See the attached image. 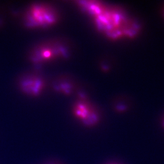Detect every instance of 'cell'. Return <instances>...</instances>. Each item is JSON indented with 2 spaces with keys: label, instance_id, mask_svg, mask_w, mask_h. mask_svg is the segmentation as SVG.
I'll return each mask as SVG.
<instances>
[{
  "label": "cell",
  "instance_id": "obj_1",
  "mask_svg": "<svg viewBox=\"0 0 164 164\" xmlns=\"http://www.w3.org/2000/svg\"><path fill=\"white\" fill-rule=\"evenodd\" d=\"M85 8L95 17L99 28L110 37H134L140 31L139 24L127 19L119 10L92 2L87 4Z\"/></svg>",
  "mask_w": 164,
  "mask_h": 164
},
{
  "label": "cell",
  "instance_id": "obj_2",
  "mask_svg": "<svg viewBox=\"0 0 164 164\" xmlns=\"http://www.w3.org/2000/svg\"><path fill=\"white\" fill-rule=\"evenodd\" d=\"M72 112L73 117L86 127L95 126L101 120L99 110L84 98L80 99L73 104Z\"/></svg>",
  "mask_w": 164,
  "mask_h": 164
},
{
  "label": "cell",
  "instance_id": "obj_3",
  "mask_svg": "<svg viewBox=\"0 0 164 164\" xmlns=\"http://www.w3.org/2000/svg\"><path fill=\"white\" fill-rule=\"evenodd\" d=\"M57 14L50 7L44 5H33L27 13L26 22L30 27H47L56 22Z\"/></svg>",
  "mask_w": 164,
  "mask_h": 164
},
{
  "label": "cell",
  "instance_id": "obj_4",
  "mask_svg": "<svg viewBox=\"0 0 164 164\" xmlns=\"http://www.w3.org/2000/svg\"><path fill=\"white\" fill-rule=\"evenodd\" d=\"M21 88L22 91L27 95L36 97L42 93L43 85L38 79H28L21 84Z\"/></svg>",
  "mask_w": 164,
  "mask_h": 164
},
{
  "label": "cell",
  "instance_id": "obj_5",
  "mask_svg": "<svg viewBox=\"0 0 164 164\" xmlns=\"http://www.w3.org/2000/svg\"><path fill=\"white\" fill-rule=\"evenodd\" d=\"M42 164H63L60 161L56 160H50L45 161Z\"/></svg>",
  "mask_w": 164,
  "mask_h": 164
},
{
  "label": "cell",
  "instance_id": "obj_6",
  "mask_svg": "<svg viewBox=\"0 0 164 164\" xmlns=\"http://www.w3.org/2000/svg\"><path fill=\"white\" fill-rule=\"evenodd\" d=\"M162 15H163V17L164 18V7L163 10H162Z\"/></svg>",
  "mask_w": 164,
  "mask_h": 164
},
{
  "label": "cell",
  "instance_id": "obj_7",
  "mask_svg": "<svg viewBox=\"0 0 164 164\" xmlns=\"http://www.w3.org/2000/svg\"><path fill=\"white\" fill-rule=\"evenodd\" d=\"M162 125H163V127L164 128V118L162 120Z\"/></svg>",
  "mask_w": 164,
  "mask_h": 164
}]
</instances>
